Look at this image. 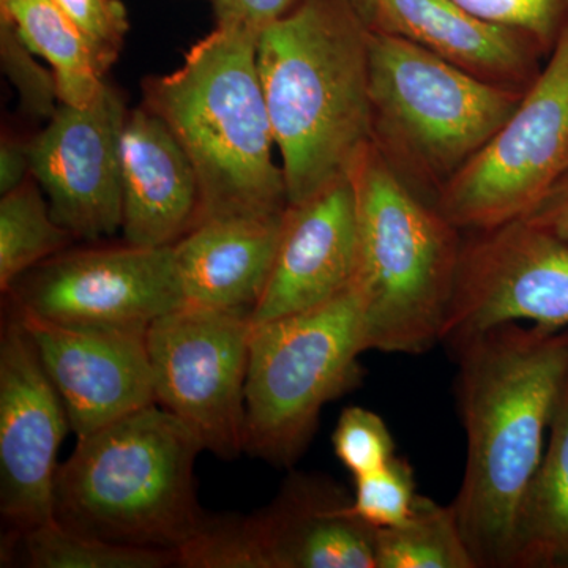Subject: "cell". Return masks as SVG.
I'll list each match as a JSON object with an SVG mask.
<instances>
[{
    "label": "cell",
    "mask_w": 568,
    "mask_h": 568,
    "mask_svg": "<svg viewBox=\"0 0 568 568\" xmlns=\"http://www.w3.org/2000/svg\"><path fill=\"white\" fill-rule=\"evenodd\" d=\"M466 432L454 506L478 568H510L519 508L568 379V327L508 323L452 343Z\"/></svg>",
    "instance_id": "6da1fadb"
},
{
    "label": "cell",
    "mask_w": 568,
    "mask_h": 568,
    "mask_svg": "<svg viewBox=\"0 0 568 568\" xmlns=\"http://www.w3.org/2000/svg\"><path fill=\"white\" fill-rule=\"evenodd\" d=\"M257 70L298 204L347 178L372 142L369 31L351 0H301L261 31Z\"/></svg>",
    "instance_id": "7a4b0ae2"
},
{
    "label": "cell",
    "mask_w": 568,
    "mask_h": 568,
    "mask_svg": "<svg viewBox=\"0 0 568 568\" xmlns=\"http://www.w3.org/2000/svg\"><path fill=\"white\" fill-rule=\"evenodd\" d=\"M260 33L219 21L178 70L145 81L144 106L163 119L196 173L197 224L278 215L290 205L272 153L275 138L257 70Z\"/></svg>",
    "instance_id": "3957f363"
},
{
    "label": "cell",
    "mask_w": 568,
    "mask_h": 568,
    "mask_svg": "<svg viewBox=\"0 0 568 568\" xmlns=\"http://www.w3.org/2000/svg\"><path fill=\"white\" fill-rule=\"evenodd\" d=\"M201 450L156 403L78 437L55 477V521L111 544L179 552L209 518L194 485Z\"/></svg>",
    "instance_id": "277c9868"
},
{
    "label": "cell",
    "mask_w": 568,
    "mask_h": 568,
    "mask_svg": "<svg viewBox=\"0 0 568 568\" xmlns=\"http://www.w3.org/2000/svg\"><path fill=\"white\" fill-rule=\"evenodd\" d=\"M357 201L364 349L424 354L443 339L463 231L388 166L373 142L349 171Z\"/></svg>",
    "instance_id": "5b68a950"
},
{
    "label": "cell",
    "mask_w": 568,
    "mask_h": 568,
    "mask_svg": "<svg viewBox=\"0 0 568 568\" xmlns=\"http://www.w3.org/2000/svg\"><path fill=\"white\" fill-rule=\"evenodd\" d=\"M525 93L480 80L410 41L369 32L373 145L432 203Z\"/></svg>",
    "instance_id": "8992f818"
},
{
    "label": "cell",
    "mask_w": 568,
    "mask_h": 568,
    "mask_svg": "<svg viewBox=\"0 0 568 568\" xmlns=\"http://www.w3.org/2000/svg\"><path fill=\"white\" fill-rule=\"evenodd\" d=\"M364 353V302L354 283L315 308L252 324L244 452L293 466L323 407L361 386Z\"/></svg>",
    "instance_id": "52a82bcc"
},
{
    "label": "cell",
    "mask_w": 568,
    "mask_h": 568,
    "mask_svg": "<svg viewBox=\"0 0 568 568\" xmlns=\"http://www.w3.org/2000/svg\"><path fill=\"white\" fill-rule=\"evenodd\" d=\"M568 168V24L510 118L437 194L462 231L521 219Z\"/></svg>",
    "instance_id": "ba28073f"
},
{
    "label": "cell",
    "mask_w": 568,
    "mask_h": 568,
    "mask_svg": "<svg viewBox=\"0 0 568 568\" xmlns=\"http://www.w3.org/2000/svg\"><path fill=\"white\" fill-rule=\"evenodd\" d=\"M252 315L183 305L145 332L155 403L216 457L244 452Z\"/></svg>",
    "instance_id": "9c48e42d"
},
{
    "label": "cell",
    "mask_w": 568,
    "mask_h": 568,
    "mask_svg": "<svg viewBox=\"0 0 568 568\" xmlns=\"http://www.w3.org/2000/svg\"><path fill=\"white\" fill-rule=\"evenodd\" d=\"M10 304L71 327L148 331L185 305L174 245L78 250L50 257L21 276Z\"/></svg>",
    "instance_id": "30bf717a"
},
{
    "label": "cell",
    "mask_w": 568,
    "mask_h": 568,
    "mask_svg": "<svg viewBox=\"0 0 568 568\" xmlns=\"http://www.w3.org/2000/svg\"><path fill=\"white\" fill-rule=\"evenodd\" d=\"M508 323L568 327V242L525 219L463 239L440 342Z\"/></svg>",
    "instance_id": "8fae6325"
},
{
    "label": "cell",
    "mask_w": 568,
    "mask_h": 568,
    "mask_svg": "<svg viewBox=\"0 0 568 568\" xmlns=\"http://www.w3.org/2000/svg\"><path fill=\"white\" fill-rule=\"evenodd\" d=\"M10 310L0 336V514L21 538L55 523L58 454L70 422L28 328Z\"/></svg>",
    "instance_id": "7c38bea8"
},
{
    "label": "cell",
    "mask_w": 568,
    "mask_h": 568,
    "mask_svg": "<svg viewBox=\"0 0 568 568\" xmlns=\"http://www.w3.org/2000/svg\"><path fill=\"white\" fill-rule=\"evenodd\" d=\"M125 104L104 82L85 106L59 104L29 141L31 174L52 216L73 237L99 241L122 230L121 138Z\"/></svg>",
    "instance_id": "4fadbf2b"
},
{
    "label": "cell",
    "mask_w": 568,
    "mask_h": 568,
    "mask_svg": "<svg viewBox=\"0 0 568 568\" xmlns=\"http://www.w3.org/2000/svg\"><path fill=\"white\" fill-rule=\"evenodd\" d=\"M11 308L28 328L78 437L155 405L145 332L71 327Z\"/></svg>",
    "instance_id": "5bb4252c"
},
{
    "label": "cell",
    "mask_w": 568,
    "mask_h": 568,
    "mask_svg": "<svg viewBox=\"0 0 568 568\" xmlns=\"http://www.w3.org/2000/svg\"><path fill=\"white\" fill-rule=\"evenodd\" d=\"M357 264V201L347 175L308 200L287 205L274 265L252 324L332 301L354 283Z\"/></svg>",
    "instance_id": "9a60e30c"
},
{
    "label": "cell",
    "mask_w": 568,
    "mask_h": 568,
    "mask_svg": "<svg viewBox=\"0 0 568 568\" xmlns=\"http://www.w3.org/2000/svg\"><path fill=\"white\" fill-rule=\"evenodd\" d=\"M372 33L410 41L480 80L526 92L547 52L529 33L481 20L455 0H351Z\"/></svg>",
    "instance_id": "2e32d148"
},
{
    "label": "cell",
    "mask_w": 568,
    "mask_h": 568,
    "mask_svg": "<svg viewBox=\"0 0 568 568\" xmlns=\"http://www.w3.org/2000/svg\"><path fill=\"white\" fill-rule=\"evenodd\" d=\"M121 175L126 244L173 246L200 222L201 194L193 164L163 119L149 108L126 114Z\"/></svg>",
    "instance_id": "e0dca14e"
},
{
    "label": "cell",
    "mask_w": 568,
    "mask_h": 568,
    "mask_svg": "<svg viewBox=\"0 0 568 568\" xmlns=\"http://www.w3.org/2000/svg\"><path fill=\"white\" fill-rule=\"evenodd\" d=\"M335 481L294 474L274 503L250 515L265 568H376V529L349 514Z\"/></svg>",
    "instance_id": "ac0fdd59"
},
{
    "label": "cell",
    "mask_w": 568,
    "mask_h": 568,
    "mask_svg": "<svg viewBox=\"0 0 568 568\" xmlns=\"http://www.w3.org/2000/svg\"><path fill=\"white\" fill-rule=\"evenodd\" d=\"M284 211L209 220L174 245L185 305L252 315L274 265Z\"/></svg>",
    "instance_id": "d6986e66"
},
{
    "label": "cell",
    "mask_w": 568,
    "mask_h": 568,
    "mask_svg": "<svg viewBox=\"0 0 568 568\" xmlns=\"http://www.w3.org/2000/svg\"><path fill=\"white\" fill-rule=\"evenodd\" d=\"M510 568H568V379L519 508Z\"/></svg>",
    "instance_id": "ffe728a7"
},
{
    "label": "cell",
    "mask_w": 568,
    "mask_h": 568,
    "mask_svg": "<svg viewBox=\"0 0 568 568\" xmlns=\"http://www.w3.org/2000/svg\"><path fill=\"white\" fill-rule=\"evenodd\" d=\"M33 54L50 63L59 103L85 106L102 91L104 74L80 29L52 0H0Z\"/></svg>",
    "instance_id": "44dd1931"
},
{
    "label": "cell",
    "mask_w": 568,
    "mask_h": 568,
    "mask_svg": "<svg viewBox=\"0 0 568 568\" xmlns=\"http://www.w3.org/2000/svg\"><path fill=\"white\" fill-rule=\"evenodd\" d=\"M376 568H478L457 508L417 496L413 515L395 528L376 529Z\"/></svg>",
    "instance_id": "7402d4cb"
},
{
    "label": "cell",
    "mask_w": 568,
    "mask_h": 568,
    "mask_svg": "<svg viewBox=\"0 0 568 568\" xmlns=\"http://www.w3.org/2000/svg\"><path fill=\"white\" fill-rule=\"evenodd\" d=\"M69 231L52 216L39 182L28 179L0 200V290L9 294L14 283L37 265L62 253Z\"/></svg>",
    "instance_id": "603a6c76"
},
{
    "label": "cell",
    "mask_w": 568,
    "mask_h": 568,
    "mask_svg": "<svg viewBox=\"0 0 568 568\" xmlns=\"http://www.w3.org/2000/svg\"><path fill=\"white\" fill-rule=\"evenodd\" d=\"M33 568H164L178 567L179 555L166 549L111 544L63 528L58 521L21 537Z\"/></svg>",
    "instance_id": "cb8c5ba5"
},
{
    "label": "cell",
    "mask_w": 568,
    "mask_h": 568,
    "mask_svg": "<svg viewBox=\"0 0 568 568\" xmlns=\"http://www.w3.org/2000/svg\"><path fill=\"white\" fill-rule=\"evenodd\" d=\"M351 515L375 529L395 528L413 515L416 506V474L406 458L394 457L386 466L355 477Z\"/></svg>",
    "instance_id": "d4e9b609"
},
{
    "label": "cell",
    "mask_w": 568,
    "mask_h": 568,
    "mask_svg": "<svg viewBox=\"0 0 568 568\" xmlns=\"http://www.w3.org/2000/svg\"><path fill=\"white\" fill-rule=\"evenodd\" d=\"M0 62L7 80L17 89L22 112L32 119L50 121L61 104L54 77L33 59V52L7 11H0Z\"/></svg>",
    "instance_id": "484cf974"
},
{
    "label": "cell",
    "mask_w": 568,
    "mask_h": 568,
    "mask_svg": "<svg viewBox=\"0 0 568 568\" xmlns=\"http://www.w3.org/2000/svg\"><path fill=\"white\" fill-rule=\"evenodd\" d=\"M332 444L335 457L354 478L375 473L396 457L394 436L384 418L362 406L343 410Z\"/></svg>",
    "instance_id": "4316f807"
},
{
    "label": "cell",
    "mask_w": 568,
    "mask_h": 568,
    "mask_svg": "<svg viewBox=\"0 0 568 568\" xmlns=\"http://www.w3.org/2000/svg\"><path fill=\"white\" fill-rule=\"evenodd\" d=\"M481 20L529 33L547 54L568 24V0H455Z\"/></svg>",
    "instance_id": "83f0119b"
},
{
    "label": "cell",
    "mask_w": 568,
    "mask_h": 568,
    "mask_svg": "<svg viewBox=\"0 0 568 568\" xmlns=\"http://www.w3.org/2000/svg\"><path fill=\"white\" fill-rule=\"evenodd\" d=\"M80 29L91 44L102 73L111 69L121 54L129 32V17L121 0H52Z\"/></svg>",
    "instance_id": "f1b7e54d"
},
{
    "label": "cell",
    "mask_w": 568,
    "mask_h": 568,
    "mask_svg": "<svg viewBox=\"0 0 568 568\" xmlns=\"http://www.w3.org/2000/svg\"><path fill=\"white\" fill-rule=\"evenodd\" d=\"M219 21L241 22L261 32L301 3V0H213Z\"/></svg>",
    "instance_id": "f546056e"
},
{
    "label": "cell",
    "mask_w": 568,
    "mask_h": 568,
    "mask_svg": "<svg viewBox=\"0 0 568 568\" xmlns=\"http://www.w3.org/2000/svg\"><path fill=\"white\" fill-rule=\"evenodd\" d=\"M521 219L568 242V168L532 211Z\"/></svg>",
    "instance_id": "4dcf8cb0"
},
{
    "label": "cell",
    "mask_w": 568,
    "mask_h": 568,
    "mask_svg": "<svg viewBox=\"0 0 568 568\" xmlns=\"http://www.w3.org/2000/svg\"><path fill=\"white\" fill-rule=\"evenodd\" d=\"M31 178L29 142L2 138L0 144V194H9L20 189Z\"/></svg>",
    "instance_id": "1f68e13d"
}]
</instances>
